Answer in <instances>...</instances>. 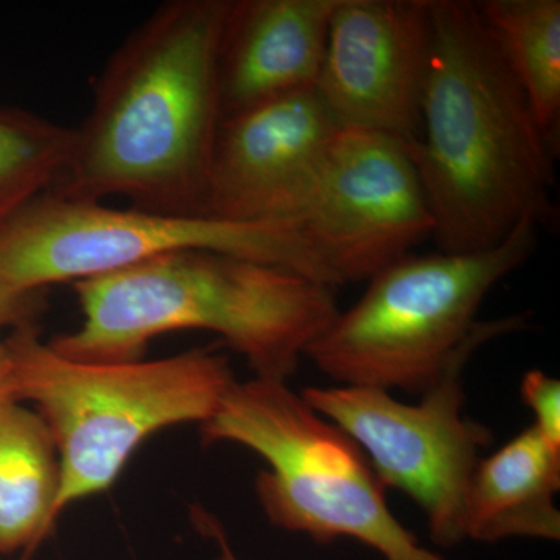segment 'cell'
Instances as JSON below:
<instances>
[{
	"label": "cell",
	"mask_w": 560,
	"mask_h": 560,
	"mask_svg": "<svg viewBox=\"0 0 560 560\" xmlns=\"http://www.w3.org/2000/svg\"><path fill=\"white\" fill-rule=\"evenodd\" d=\"M231 0L162 3L110 55L54 191L205 215L223 113L220 47Z\"/></svg>",
	"instance_id": "1"
},
{
	"label": "cell",
	"mask_w": 560,
	"mask_h": 560,
	"mask_svg": "<svg viewBox=\"0 0 560 560\" xmlns=\"http://www.w3.org/2000/svg\"><path fill=\"white\" fill-rule=\"evenodd\" d=\"M419 136L407 143L441 253L493 248L551 213L555 145L490 40L477 3L431 0Z\"/></svg>",
	"instance_id": "2"
},
{
	"label": "cell",
	"mask_w": 560,
	"mask_h": 560,
	"mask_svg": "<svg viewBox=\"0 0 560 560\" xmlns=\"http://www.w3.org/2000/svg\"><path fill=\"white\" fill-rule=\"evenodd\" d=\"M83 323L49 345L84 363L140 360L161 335L206 330L248 361L256 378L285 382L337 318L331 287L210 250H184L73 283Z\"/></svg>",
	"instance_id": "3"
},
{
	"label": "cell",
	"mask_w": 560,
	"mask_h": 560,
	"mask_svg": "<svg viewBox=\"0 0 560 560\" xmlns=\"http://www.w3.org/2000/svg\"><path fill=\"white\" fill-rule=\"evenodd\" d=\"M11 399L35 407L60 458L57 515L105 492L136 448L178 423L212 418L234 385L230 360L210 350L127 363H84L61 355L33 326L3 341Z\"/></svg>",
	"instance_id": "4"
},
{
	"label": "cell",
	"mask_w": 560,
	"mask_h": 560,
	"mask_svg": "<svg viewBox=\"0 0 560 560\" xmlns=\"http://www.w3.org/2000/svg\"><path fill=\"white\" fill-rule=\"evenodd\" d=\"M537 226L525 221L489 249L404 257L368 280L305 357L342 386L425 393L467 346L525 327V316L477 315L489 291L529 259Z\"/></svg>",
	"instance_id": "5"
},
{
	"label": "cell",
	"mask_w": 560,
	"mask_h": 560,
	"mask_svg": "<svg viewBox=\"0 0 560 560\" xmlns=\"http://www.w3.org/2000/svg\"><path fill=\"white\" fill-rule=\"evenodd\" d=\"M201 436L205 444L243 445L267 460L270 470L256 480L257 499L278 528L320 545L350 537L386 560H445L394 517L360 445L285 382H235L201 423Z\"/></svg>",
	"instance_id": "6"
},
{
	"label": "cell",
	"mask_w": 560,
	"mask_h": 560,
	"mask_svg": "<svg viewBox=\"0 0 560 560\" xmlns=\"http://www.w3.org/2000/svg\"><path fill=\"white\" fill-rule=\"evenodd\" d=\"M184 250L228 254L335 287L298 221L242 223L113 209L54 190L22 209L0 235V280L18 290L40 291Z\"/></svg>",
	"instance_id": "7"
},
{
	"label": "cell",
	"mask_w": 560,
	"mask_h": 560,
	"mask_svg": "<svg viewBox=\"0 0 560 560\" xmlns=\"http://www.w3.org/2000/svg\"><path fill=\"white\" fill-rule=\"evenodd\" d=\"M482 342L460 350L418 405L363 386L305 388L313 411L340 427L370 459L386 488L404 490L429 523L431 540L451 548L466 540L464 500L490 430L464 415L463 372Z\"/></svg>",
	"instance_id": "8"
},
{
	"label": "cell",
	"mask_w": 560,
	"mask_h": 560,
	"mask_svg": "<svg viewBox=\"0 0 560 560\" xmlns=\"http://www.w3.org/2000/svg\"><path fill=\"white\" fill-rule=\"evenodd\" d=\"M298 223L335 287L368 282L434 232L407 143L360 130L338 131Z\"/></svg>",
	"instance_id": "9"
},
{
	"label": "cell",
	"mask_w": 560,
	"mask_h": 560,
	"mask_svg": "<svg viewBox=\"0 0 560 560\" xmlns=\"http://www.w3.org/2000/svg\"><path fill=\"white\" fill-rule=\"evenodd\" d=\"M431 0H340L315 92L341 130L418 139Z\"/></svg>",
	"instance_id": "10"
},
{
	"label": "cell",
	"mask_w": 560,
	"mask_h": 560,
	"mask_svg": "<svg viewBox=\"0 0 560 560\" xmlns=\"http://www.w3.org/2000/svg\"><path fill=\"white\" fill-rule=\"evenodd\" d=\"M340 130L315 90L223 117L205 215L242 223L298 221Z\"/></svg>",
	"instance_id": "11"
},
{
	"label": "cell",
	"mask_w": 560,
	"mask_h": 560,
	"mask_svg": "<svg viewBox=\"0 0 560 560\" xmlns=\"http://www.w3.org/2000/svg\"><path fill=\"white\" fill-rule=\"evenodd\" d=\"M340 0H231L220 47L223 117L315 90Z\"/></svg>",
	"instance_id": "12"
},
{
	"label": "cell",
	"mask_w": 560,
	"mask_h": 560,
	"mask_svg": "<svg viewBox=\"0 0 560 560\" xmlns=\"http://www.w3.org/2000/svg\"><path fill=\"white\" fill-rule=\"evenodd\" d=\"M560 452L536 427L480 458L464 500L466 539L497 544L511 537L559 540Z\"/></svg>",
	"instance_id": "13"
},
{
	"label": "cell",
	"mask_w": 560,
	"mask_h": 560,
	"mask_svg": "<svg viewBox=\"0 0 560 560\" xmlns=\"http://www.w3.org/2000/svg\"><path fill=\"white\" fill-rule=\"evenodd\" d=\"M60 458L38 412L0 401V556H27L58 521Z\"/></svg>",
	"instance_id": "14"
},
{
	"label": "cell",
	"mask_w": 560,
	"mask_h": 560,
	"mask_svg": "<svg viewBox=\"0 0 560 560\" xmlns=\"http://www.w3.org/2000/svg\"><path fill=\"white\" fill-rule=\"evenodd\" d=\"M475 3L501 60L555 145L560 121L559 0H482Z\"/></svg>",
	"instance_id": "15"
},
{
	"label": "cell",
	"mask_w": 560,
	"mask_h": 560,
	"mask_svg": "<svg viewBox=\"0 0 560 560\" xmlns=\"http://www.w3.org/2000/svg\"><path fill=\"white\" fill-rule=\"evenodd\" d=\"M73 138L72 128L0 106V235L22 209L60 183Z\"/></svg>",
	"instance_id": "16"
},
{
	"label": "cell",
	"mask_w": 560,
	"mask_h": 560,
	"mask_svg": "<svg viewBox=\"0 0 560 560\" xmlns=\"http://www.w3.org/2000/svg\"><path fill=\"white\" fill-rule=\"evenodd\" d=\"M523 404L533 410V423L544 440L560 452V382L541 371H528L521 385Z\"/></svg>",
	"instance_id": "17"
},
{
	"label": "cell",
	"mask_w": 560,
	"mask_h": 560,
	"mask_svg": "<svg viewBox=\"0 0 560 560\" xmlns=\"http://www.w3.org/2000/svg\"><path fill=\"white\" fill-rule=\"evenodd\" d=\"M39 307V291L18 290L0 280V329L33 326Z\"/></svg>",
	"instance_id": "18"
},
{
	"label": "cell",
	"mask_w": 560,
	"mask_h": 560,
	"mask_svg": "<svg viewBox=\"0 0 560 560\" xmlns=\"http://www.w3.org/2000/svg\"><path fill=\"white\" fill-rule=\"evenodd\" d=\"M206 525V529L210 530L213 537H215L217 541L220 545V552L213 560H238L237 556L234 555L230 544H228L226 536H224V530L220 528L219 523L213 521V518L205 517L202 521Z\"/></svg>",
	"instance_id": "19"
},
{
	"label": "cell",
	"mask_w": 560,
	"mask_h": 560,
	"mask_svg": "<svg viewBox=\"0 0 560 560\" xmlns=\"http://www.w3.org/2000/svg\"><path fill=\"white\" fill-rule=\"evenodd\" d=\"M13 400L10 394L9 381V355H7L5 345L0 342V401Z\"/></svg>",
	"instance_id": "20"
}]
</instances>
